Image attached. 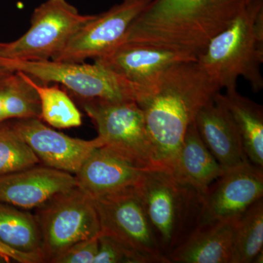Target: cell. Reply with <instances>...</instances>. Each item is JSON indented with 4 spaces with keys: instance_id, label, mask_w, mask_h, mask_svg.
Listing matches in <instances>:
<instances>
[{
    "instance_id": "obj_1",
    "label": "cell",
    "mask_w": 263,
    "mask_h": 263,
    "mask_svg": "<svg viewBox=\"0 0 263 263\" xmlns=\"http://www.w3.org/2000/svg\"><path fill=\"white\" fill-rule=\"evenodd\" d=\"M197 61L171 66L137 103L143 110L156 168L171 172L189 126L221 91Z\"/></svg>"
},
{
    "instance_id": "obj_2",
    "label": "cell",
    "mask_w": 263,
    "mask_h": 263,
    "mask_svg": "<svg viewBox=\"0 0 263 263\" xmlns=\"http://www.w3.org/2000/svg\"><path fill=\"white\" fill-rule=\"evenodd\" d=\"M257 0H152L122 43L174 50L197 57L218 33Z\"/></svg>"
},
{
    "instance_id": "obj_3",
    "label": "cell",
    "mask_w": 263,
    "mask_h": 263,
    "mask_svg": "<svg viewBox=\"0 0 263 263\" xmlns=\"http://www.w3.org/2000/svg\"><path fill=\"white\" fill-rule=\"evenodd\" d=\"M135 187L157 245L169 261L170 256L201 226L204 195L160 169L145 170Z\"/></svg>"
},
{
    "instance_id": "obj_4",
    "label": "cell",
    "mask_w": 263,
    "mask_h": 263,
    "mask_svg": "<svg viewBox=\"0 0 263 263\" xmlns=\"http://www.w3.org/2000/svg\"><path fill=\"white\" fill-rule=\"evenodd\" d=\"M197 62L221 89H237L243 78L254 92L263 89V0L247 7L211 40Z\"/></svg>"
},
{
    "instance_id": "obj_5",
    "label": "cell",
    "mask_w": 263,
    "mask_h": 263,
    "mask_svg": "<svg viewBox=\"0 0 263 263\" xmlns=\"http://www.w3.org/2000/svg\"><path fill=\"white\" fill-rule=\"evenodd\" d=\"M5 65L44 83L65 86L83 100L138 102L146 89L127 81L110 69L95 62L21 61L2 59Z\"/></svg>"
},
{
    "instance_id": "obj_6",
    "label": "cell",
    "mask_w": 263,
    "mask_h": 263,
    "mask_svg": "<svg viewBox=\"0 0 263 263\" xmlns=\"http://www.w3.org/2000/svg\"><path fill=\"white\" fill-rule=\"evenodd\" d=\"M45 262H51L81 240L98 236L100 221L94 200L76 186L38 208Z\"/></svg>"
},
{
    "instance_id": "obj_7",
    "label": "cell",
    "mask_w": 263,
    "mask_h": 263,
    "mask_svg": "<svg viewBox=\"0 0 263 263\" xmlns=\"http://www.w3.org/2000/svg\"><path fill=\"white\" fill-rule=\"evenodd\" d=\"M81 100L85 112L96 125L103 146L137 167L157 169L144 114L137 102Z\"/></svg>"
},
{
    "instance_id": "obj_8",
    "label": "cell",
    "mask_w": 263,
    "mask_h": 263,
    "mask_svg": "<svg viewBox=\"0 0 263 263\" xmlns=\"http://www.w3.org/2000/svg\"><path fill=\"white\" fill-rule=\"evenodd\" d=\"M93 16L81 14L67 0H46L33 11L27 32L16 41L6 43L5 59L52 60Z\"/></svg>"
},
{
    "instance_id": "obj_9",
    "label": "cell",
    "mask_w": 263,
    "mask_h": 263,
    "mask_svg": "<svg viewBox=\"0 0 263 263\" xmlns=\"http://www.w3.org/2000/svg\"><path fill=\"white\" fill-rule=\"evenodd\" d=\"M100 233L110 235L149 257L170 263L162 255L136 187L95 197Z\"/></svg>"
},
{
    "instance_id": "obj_10",
    "label": "cell",
    "mask_w": 263,
    "mask_h": 263,
    "mask_svg": "<svg viewBox=\"0 0 263 263\" xmlns=\"http://www.w3.org/2000/svg\"><path fill=\"white\" fill-rule=\"evenodd\" d=\"M151 2L122 0L107 11L94 15L52 60L79 63L105 56L122 43L129 26Z\"/></svg>"
},
{
    "instance_id": "obj_11",
    "label": "cell",
    "mask_w": 263,
    "mask_h": 263,
    "mask_svg": "<svg viewBox=\"0 0 263 263\" xmlns=\"http://www.w3.org/2000/svg\"><path fill=\"white\" fill-rule=\"evenodd\" d=\"M10 127L44 165L72 175L79 172L96 148L103 146L99 137L90 141L72 138L48 127L37 118L17 119Z\"/></svg>"
},
{
    "instance_id": "obj_12",
    "label": "cell",
    "mask_w": 263,
    "mask_h": 263,
    "mask_svg": "<svg viewBox=\"0 0 263 263\" xmlns=\"http://www.w3.org/2000/svg\"><path fill=\"white\" fill-rule=\"evenodd\" d=\"M262 196V168L249 161L228 170L204 195L201 224L241 215Z\"/></svg>"
},
{
    "instance_id": "obj_13",
    "label": "cell",
    "mask_w": 263,
    "mask_h": 263,
    "mask_svg": "<svg viewBox=\"0 0 263 263\" xmlns=\"http://www.w3.org/2000/svg\"><path fill=\"white\" fill-rule=\"evenodd\" d=\"M197 60L196 57L182 52L124 43L105 56L96 59L95 62L146 89L171 66Z\"/></svg>"
},
{
    "instance_id": "obj_14",
    "label": "cell",
    "mask_w": 263,
    "mask_h": 263,
    "mask_svg": "<svg viewBox=\"0 0 263 263\" xmlns=\"http://www.w3.org/2000/svg\"><path fill=\"white\" fill-rule=\"evenodd\" d=\"M76 186L74 175L37 164L0 176V202L19 209H38Z\"/></svg>"
},
{
    "instance_id": "obj_15",
    "label": "cell",
    "mask_w": 263,
    "mask_h": 263,
    "mask_svg": "<svg viewBox=\"0 0 263 263\" xmlns=\"http://www.w3.org/2000/svg\"><path fill=\"white\" fill-rule=\"evenodd\" d=\"M195 123L204 144L224 171L249 162L238 128L216 95L200 110Z\"/></svg>"
},
{
    "instance_id": "obj_16",
    "label": "cell",
    "mask_w": 263,
    "mask_h": 263,
    "mask_svg": "<svg viewBox=\"0 0 263 263\" xmlns=\"http://www.w3.org/2000/svg\"><path fill=\"white\" fill-rule=\"evenodd\" d=\"M146 168L106 146L96 148L74 175L77 186L92 198L133 187Z\"/></svg>"
},
{
    "instance_id": "obj_17",
    "label": "cell",
    "mask_w": 263,
    "mask_h": 263,
    "mask_svg": "<svg viewBox=\"0 0 263 263\" xmlns=\"http://www.w3.org/2000/svg\"><path fill=\"white\" fill-rule=\"evenodd\" d=\"M240 216L201 224L170 256V263H231L233 237Z\"/></svg>"
},
{
    "instance_id": "obj_18",
    "label": "cell",
    "mask_w": 263,
    "mask_h": 263,
    "mask_svg": "<svg viewBox=\"0 0 263 263\" xmlns=\"http://www.w3.org/2000/svg\"><path fill=\"white\" fill-rule=\"evenodd\" d=\"M226 171L202 141L195 122L189 126L175 162L173 174L205 195Z\"/></svg>"
},
{
    "instance_id": "obj_19",
    "label": "cell",
    "mask_w": 263,
    "mask_h": 263,
    "mask_svg": "<svg viewBox=\"0 0 263 263\" xmlns=\"http://www.w3.org/2000/svg\"><path fill=\"white\" fill-rule=\"evenodd\" d=\"M216 97L231 114L240 132L249 162L263 167V109L262 105L238 93L237 89L220 91Z\"/></svg>"
},
{
    "instance_id": "obj_20",
    "label": "cell",
    "mask_w": 263,
    "mask_h": 263,
    "mask_svg": "<svg viewBox=\"0 0 263 263\" xmlns=\"http://www.w3.org/2000/svg\"><path fill=\"white\" fill-rule=\"evenodd\" d=\"M0 241L18 252L43 257L42 236L35 215L3 202H0Z\"/></svg>"
},
{
    "instance_id": "obj_21",
    "label": "cell",
    "mask_w": 263,
    "mask_h": 263,
    "mask_svg": "<svg viewBox=\"0 0 263 263\" xmlns=\"http://www.w3.org/2000/svg\"><path fill=\"white\" fill-rule=\"evenodd\" d=\"M263 198L238 218L233 237L231 263H252L262 253Z\"/></svg>"
},
{
    "instance_id": "obj_22",
    "label": "cell",
    "mask_w": 263,
    "mask_h": 263,
    "mask_svg": "<svg viewBox=\"0 0 263 263\" xmlns=\"http://www.w3.org/2000/svg\"><path fill=\"white\" fill-rule=\"evenodd\" d=\"M24 75L37 91L41 120L57 129L80 127L82 124L81 112L65 91L57 85L48 86L38 84L33 78Z\"/></svg>"
},
{
    "instance_id": "obj_23",
    "label": "cell",
    "mask_w": 263,
    "mask_h": 263,
    "mask_svg": "<svg viewBox=\"0 0 263 263\" xmlns=\"http://www.w3.org/2000/svg\"><path fill=\"white\" fill-rule=\"evenodd\" d=\"M3 106L6 120L41 119V103L37 91L23 72H13L5 78Z\"/></svg>"
},
{
    "instance_id": "obj_24",
    "label": "cell",
    "mask_w": 263,
    "mask_h": 263,
    "mask_svg": "<svg viewBox=\"0 0 263 263\" xmlns=\"http://www.w3.org/2000/svg\"><path fill=\"white\" fill-rule=\"evenodd\" d=\"M40 162L28 144L10 126L0 124V176L29 168Z\"/></svg>"
},
{
    "instance_id": "obj_25",
    "label": "cell",
    "mask_w": 263,
    "mask_h": 263,
    "mask_svg": "<svg viewBox=\"0 0 263 263\" xmlns=\"http://www.w3.org/2000/svg\"><path fill=\"white\" fill-rule=\"evenodd\" d=\"M93 263H155L152 259L110 235L100 233Z\"/></svg>"
},
{
    "instance_id": "obj_26",
    "label": "cell",
    "mask_w": 263,
    "mask_h": 263,
    "mask_svg": "<svg viewBox=\"0 0 263 263\" xmlns=\"http://www.w3.org/2000/svg\"><path fill=\"white\" fill-rule=\"evenodd\" d=\"M98 236L78 242L52 263H93L98 252Z\"/></svg>"
},
{
    "instance_id": "obj_27",
    "label": "cell",
    "mask_w": 263,
    "mask_h": 263,
    "mask_svg": "<svg viewBox=\"0 0 263 263\" xmlns=\"http://www.w3.org/2000/svg\"><path fill=\"white\" fill-rule=\"evenodd\" d=\"M0 254L9 257L10 259L19 263L44 262L42 256L39 254L24 253L10 248L0 241Z\"/></svg>"
},
{
    "instance_id": "obj_28",
    "label": "cell",
    "mask_w": 263,
    "mask_h": 263,
    "mask_svg": "<svg viewBox=\"0 0 263 263\" xmlns=\"http://www.w3.org/2000/svg\"><path fill=\"white\" fill-rule=\"evenodd\" d=\"M5 77L0 78V124L6 121L5 118L4 106H3V87H4Z\"/></svg>"
},
{
    "instance_id": "obj_29",
    "label": "cell",
    "mask_w": 263,
    "mask_h": 263,
    "mask_svg": "<svg viewBox=\"0 0 263 263\" xmlns=\"http://www.w3.org/2000/svg\"><path fill=\"white\" fill-rule=\"evenodd\" d=\"M2 59L3 58L0 59V78L5 77V76L10 75V74L15 72L14 70L10 69L9 67L5 65L3 61H2Z\"/></svg>"
},
{
    "instance_id": "obj_30",
    "label": "cell",
    "mask_w": 263,
    "mask_h": 263,
    "mask_svg": "<svg viewBox=\"0 0 263 263\" xmlns=\"http://www.w3.org/2000/svg\"><path fill=\"white\" fill-rule=\"evenodd\" d=\"M5 46H6V43H0V59H5Z\"/></svg>"
},
{
    "instance_id": "obj_31",
    "label": "cell",
    "mask_w": 263,
    "mask_h": 263,
    "mask_svg": "<svg viewBox=\"0 0 263 263\" xmlns=\"http://www.w3.org/2000/svg\"><path fill=\"white\" fill-rule=\"evenodd\" d=\"M10 259L6 256L0 254V263L9 262Z\"/></svg>"
}]
</instances>
